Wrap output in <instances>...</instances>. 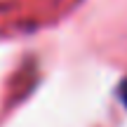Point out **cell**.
<instances>
[{
  "label": "cell",
  "instance_id": "obj_1",
  "mask_svg": "<svg viewBox=\"0 0 127 127\" xmlns=\"http://www.w3.org/2000/svg\"><path fill=\"white\" fill-rule=\"evenodd\" d=\"M123 99H125V104H127V80H125V85H123Z\"/></svg>",
  "mask_w": 127,
  "mask_h": 127
}]
</instances>
